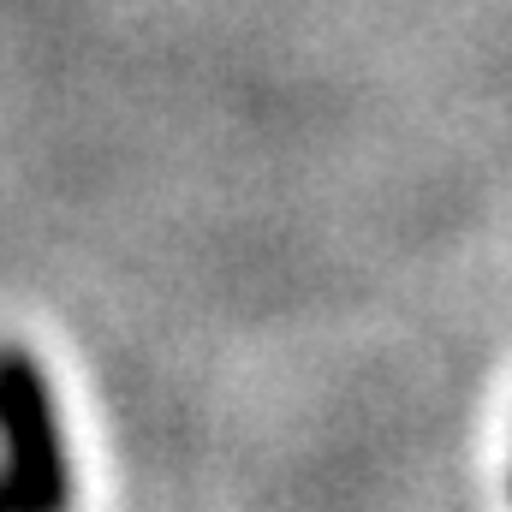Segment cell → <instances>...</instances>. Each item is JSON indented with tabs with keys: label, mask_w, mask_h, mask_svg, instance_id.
Wrapping results in <instances>:
<instances>
[{
	"label": "cell",
	"mask_w": 512,
	"mask_h": 512,
	"mask_svg": "<svg viewBox=\"0 0 512 512\" xmlns=\"http://www.w3.org/2000/svg\"><path fill=\"white\" fill-rule=\"evenodd\" d=\"M72 501V453L48 370L24 346H0V507L48 512Z\"/></svg>",
	"instance_id": "obj_1"
}]
</instances>
